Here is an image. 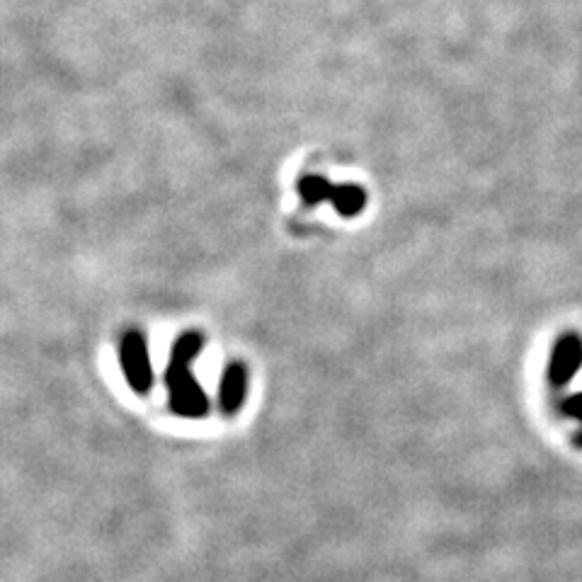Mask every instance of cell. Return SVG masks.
Wrapping results in <instances>:
<instances>
[{
	"label": "cell",
	"mask_w": 582,
	"mask_h": 582,
	"mask_svg": "<svg viewBox=\"0 0 582 582\" xmlns=\"http://www.w3.org/2000/svg\"><path fill=\"white\" fill-rule=\"evenodd\" d=\"M165 386H168L170 410L178 418H204L209 413V398L199 381L194 379L190 367L185 364H170L165 369Z\"/></svg>",
	"instance_id": "obj_1"
},
{
	"label": "cell",
	"mask_w": 582,
	"mask_h": 582,
	"mask_svg": "<svg viewBox=\"0 0 582 582\" xmlns=\"http://www.w3.org/2000/svg\"><path fill=\"white\" fill-rule=\"evenodd\" d=\"M119 362H122V372L131 391L144 396L153 386V369L151 355H148V345L141 330H127L119 338Z\"/></svg>",
	"instance_id": "obj_2"
},
{
	"label": "cell",
	"mask_w": 582,
	"mask_h": 582,
	"mask_svg": "<svg viewBox=\"0 0 582 582\" xmlns=\"http://www.w3.org/2000/svg\"><path fill=\"white\" fill-rule=\"evenodd\" d=\"M245 388H248V372L241 362H231L221 376L219 386V405L224 415H236L245 401Z\"/></svg>",
	"instance_id": "obj_3"
},
{
	"label": "cell",
	"mask_w": 582,
	"mask_h": 582,
	"mask_svg": "<svg viewBox=\"0 0 582 582\" xmlns=\"http://www.w3.org/2000/svg\"><path fill=\"white\" fill-rule=\"evenodd\" d=\"M204 338L197 333V330H190V333H182L178 340L173 342V350H170V364H185V367H192V362L202 355Z\"/></svg>",
	"instance_id": "obj_4"
}]
</instances>
